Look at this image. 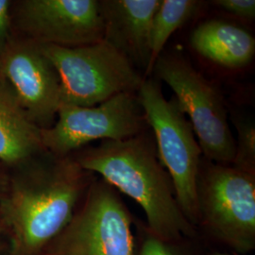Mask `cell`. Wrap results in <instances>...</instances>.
Here are the masks:
<instances>
[{
    "mask_svg": "<svg viewBox=\"0 0 255 255\" xmlns=\"http://www.w3.org/2000/svg\"><path fill=\"white\" fill-rule=\"evenodd\" d=\"M10 169L0 222L9 233L11 255H41L72 219L90 172L72 156L47 150Z\"/></svg>",
    "mask_w": 255,
    "mask_h": 255,
    "instance_id": "obj_1",
    "label": "cell"
},
{
    "mask_svg": "<svg viewBox=\"0 0 255 255\" xmlns=\"http://www.w3.org/2000/svg\"><path fill=\"white\" fill-rule=\"evenodd\" d=\"M148 129L126 140H104L71 155L83 170L101 175L145 212L151 235L164 242L192 236L194 229L176 200L170 176L161 164Z\"/></svg>",
    "mask_w": 255,
    "mask_h": 255,
    "instance_id": "obj_2",
    "label": "cell"
},
{
    "mask_svg": "<svg viewBox=\"0 0 255 255\" xmlns=\"http://www.w3.org/2000/svg\"><path fill=\"white\" fill-rule=\"evenodd\" d=\"M137 97L152 129L158 158L173 183L178 204L195 225L200 220L197 187L202 151L191 124L173 97L170 101L164 98L158 81L145 79Z\"/></svg>",
    "mask_w": 255,
    "mask_h": 255,
    "instance_id": "obj_3",
    "label": "cell"
},
{
    "mask_svg": "<svg viewBox=\"0 0 255 255\" xmlns=\"http://www.w3.org/2000/svg\"><path fill=\"white\" fill-rule=\"evenodd\" d=\"M40 45L59 75L61 103L96 106L121 93H137L146 79L103 40L78 47Z\"/></svg>",
    "mask_w": 255,
    "mask_h": 255,
    "instance_id": "obj_4",
    "label": "cell"
},
{
    "mask_svg": "<svg viewBox=\"0 0 255 255\" xmlns=\"http://www.w3.org/2000/svg\"><path fill=\"white\" fill-rule=\"evenodd\" d=\"M152 73L166 83L187 116L202 155L210 162L228 164L236 151V138L229 125L228 111L219 91L182 55L162 53Z\"/></svg>",
    "mask_w": 255,
    "mask_h": 255,
    "instance_id": "obj_5",
    "label": "cell"
},
{
    "mask_svg": "<svg viewBox=\"0 0 255 255\" xmlns=\"http://www.w3.org/2000/svg\"><path fill=\"white\" fill-rule=\"evenodd\" d=\"M43 255H134L131 219L116 189L91 182L82 207Z\"/></svg>",
    "mask_w": 255,
    "mask_h": 255,
    "instance_id": "obj_6",
    "label": "cell"
},
{
    "mask_svg": "<svg viewBox=\"0 0 255 255\" xmlns=\"http://www.w3.org/2000/svg\"><path fill=\"white\" fill-rule=\"evenodd\" d=\"M197 193L200 220L216 237L238 253L255 249V175L210 162L200 166Z\"/></svg>",
    "mask_w": 255,
    "mask_h": 255,
    "instance_id": "obj_7",
    "label": "cell"
},
{
    "mask_svg": "<svg viewBox=\"0 0 255 255\" xmlns=\"http://www.w3.org/2000/svg\"><path fill=\"white\" fill-rule=\"evenodd\" d=\"M148 129L137 93H121L91 107L61 103L54 124L42 128L45 149L71 156L96 140L121 141Z\"/></svg>",
    "mask_w": 255,
    "mask_h": 255,
    "instance_id": "obj_8",
    "label": "cell"
},
{
    "mask_svg": "<svg viewBox=\"0 0 255 255\" xmlns=\"http://www.w3.org/2000/svg\"><path fill=\"white\" fill-rule=\"evenodd\" d=\"M15 6L12 22L38 44L78 47L103 40L100 0H23Z\"/></svg>",
    "mask_w": 255,
    "mask_h": 255,
    "instance_id": "obj_9",
    "label": "cell"
},
{
    "mask_svg": "<svg viewBox=\"0 0 255 255\" xmlns=\"http://www.w3.org/2000/svg\"><path fill=\"white\" fill-rule=\"evenodd\" d=\"M0 78L38 127L54 124L61 104V82L40 44L13 37L0 53Z\"/></svg>",
    "mask_w": 255,
    "mask_h": 255,
    "instance_id": "obj_10",
    "label": "cell"
},
{
    "mask_svg": "<svg viewBox=\"0 0 255 255\" xmlns=\"http://www.w3.org/2000/svg\"><path fill=\"white\" fill-rule=\"evenodd\" d=\"M103 41L145 71L150 58V29L161 0H101Z\"/></svg>",
    "mask_w": 255,
    "mask_h": 255,
    "instance_id": "obj_11",
    "label": "cell"
},
{
    "mask_svg": "<svg viewBox=\"0 0 255 255\" xmlns=\"http://www.w3.org/2000/svg\"><path fill=\"white\" fill-rule=\"evenodd\" d=\"M41 130L0 78V164L12 168L46 150Z\"/></svg>",
    "mask_w": 255,
    "mask_h": 255,
    "instance_id": "obj_12",
    "label": "cell"
},
{
    "mask_svg": "<svg viewBox=\"0 0 255 255\" xmlns=\"http://www.w3.org/2000/svg\"><path fill=\"white\" fill-rule=\"evenodd\" d=\"M193 49L203 58L227 68H241L255 54V39L245 28L212 19L196 27L190 36Z\"/></svg>",
    "mask_w": 255,
    "mask_h": 255,
    "instance_id": "obj_13",
    "label": "cell"
},
{
    "mask_svg": "<svg viewBox=\"0 0 255 255\" xmlns=\"http://www.w3.org/2000/svg\"><path fill=\"white\" fill-rule=\"evenodd\" d=\"M203 3L198 0H161L151 23L150 58L145 77L152 73L155 63L163 53L167 40L201 10Z\"/></svg>",
    "mask_w": 255,
    "mask_h": 255,
    "instance_id": "obj_14",
    "label": "cell"
},
{
    "mask_svg": "<svg viewBox=\"0 0 255 255\" xmlns=\"http://www.w3.org/2000/svg\"><path fill=\"white\" fill-rule=\"evenodd\" d=\"M237 128L236 151L232 164L237 169L255 173V125L251 119L232 117Z\"/></svg>",
    "mask_w": 255,
    "mask_h": 255,
    "instance_id": "obj_15",
    "label": "cell"
},
{
    "mask_svg": "<svg viewBox=\"0 0 255 255\" xmlns=\"http://www.w3.org/2000/svg\"><path fill=\"white\" fill-rule=\"evenodd\" d=\"M211 4L238 18L244 20L255 18V0H214L211 1Z\"/></svg>",
    "mask_w": 255,
    "mask_h": 255,
    "instance_id": "obj_16",
    "label": "cell"
},
{
    "mask_svg": "<svg viewBox=\"0 0 255 255\" xmlns=\"http://www.w3.org/2000/svg\"><path fill=\"white\" fill-rule=\"evenodd\" d=\"M13 2L0 0V53L13 38L12 35V9Z\"/></svg>",
    "mask_w": 255,
    "mask_h": 255,
    "instance_id": "obj_17",
    "label": "cell"
},
{
    "mask_svg": "<svg viewBox=\"0 0 255 255\" xmlns=\"http://www.w3.org/2000/svg\"><path fill=\"white\" fill-rule=\"evenodd\" d=\"M140 255H177L167 242L154 236L146 237L140 250Z\"/></svg>",
    "mask_w": 255,
    "mask_h": 255,
    "instance_id": "obj_18",
    "label": "cell"
},
{
    "mask_svg": "<svg viewBox=\"0 0 255 255\" xmlns=\"http://www.w3.org/2000/svg\"><path fill=\"white\" fill-rule=\"evenodd\" d=\"M8 182H9V174L7 175L0 169V206L4 199L5 193L7 191Z\"/></svg>",
    "mask_w": 255,
    "mask_h": 255,
    "instance_id": "obj_19",
    "label": "cell"
},
{
    "mask_svg": "<svg viewBox=\"0 0 255 255\" xmlns=\"http://www.w3.org/2000/svg\"><path fill=\"white\" fill-rule=\"evenodd\" d=\"M213 255H229V254H225V253H215V254H213Z\"/></svg>",
    "mask_w": 255,
    "mask_h": 255,
    "instance_id": "obj_20",
    "label": "cell"
}]
</instances>
